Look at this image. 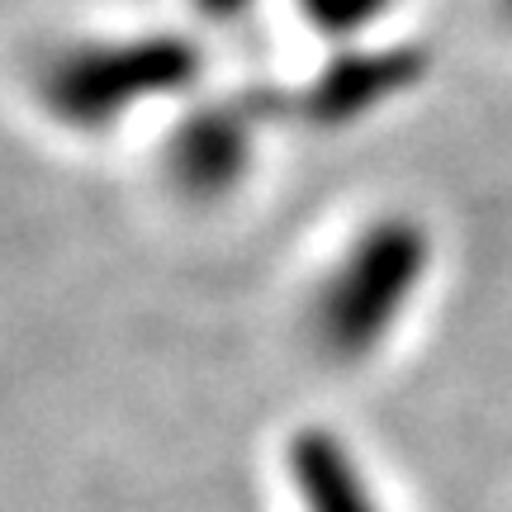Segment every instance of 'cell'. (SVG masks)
Instances as JSON below:
<instances>
[{
  "instance_id": "6",
  "label": "cell",
  "mask_w": 512,
  "mask_h": 512,
  "mask_svg": "<svg viewBox=\"0 0 512 512\" xmlns=\"http://www.w3.org/2000/svg\"><path fill=\"white\" fill-rule=\"evenodd\" d=\"M195 5H200L204 19H214V24H228V19L242 15V10H247L252 0H195Z\"/></svg>"
},
{
  "instance_id": "5",
  "label": "cell",
  "mask_w": 512,
  "mask_h": 512,
  "mask_svg": "<svg viewBox=\"0 0 512 512\" xmlns=\"http://www.w3.org/2000/svg\"><path fill=\"white\" fill-rule=\"evenodd\" d=\"M394 0H299L313 34L323 38H356L389 10Z\"/></svg>"
},
{
  "instance_id": "1",
  "label": "cell",
  "mask_w": 512,
  "mask_h": 512,
  "mask_svg": "<svg viewBox=\"0 0 512 512\" xmlns=\"http://www.w3.org/2000/svg\"><path fill=\"white\" fill-rule=\"evenodd\" d=\"M200 81V48L185 34L76 38L43 57L34 72L38 110L67 133H105L152 100Z\"/></svg>"
},
{
  "instance_id": "4",
  "label": "cell",
  "mask_w": 512,
  "mask_h": 512,
  "mask_svg": "<svg viewBox=\"0 0 512 512\" xmlns=\"http://www.w3.org/2000/svg\"><path fill=\"white\" fill-rule=\"evenodd\" d=\"M309 498H313V512H380L370 503L366 484H356V475L332 456L328 446L309 465Z\"/></svg>"
},
{
  "instance_id": "2",
  "label": "cell",
  "mask_w": 512,
  "mask_h": 512,
  "mask_svg": "<svg viewBox=\"0 0 512 512\" xmlns=\"http://www.w3.org/2000/svg\"><path fill=\"white\" fill-rule=\"evenodd\" d=\"M427 242L413 223H380L351 247V256L332 271L328 290L318 299V332L332 351L356 356L375 347L394 328L408 294L418 285Z\"/></svg>"
},
{
  "instance_id": "3",
  "label": "cell",
  "mask_w": 512,
  "mask_h": 512,
  "mask_svg": "<svg viewBox=\"0 0 512 512\" xmlns=\"http://www.w3.org/2000/svg\"><path fill=\"white\" fill-rule=\"evenodd\" d=\"M256 105L247 100H214L195 105L166 138V176L190 200H219L242 185L252 166Z\"/></svg>"
}]
</instances>
